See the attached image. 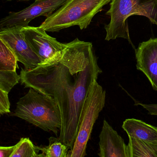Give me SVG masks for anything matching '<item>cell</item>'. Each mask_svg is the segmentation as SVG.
<instances>
[{"label": "cell", "instance_id": "6da1fadb", "mask_svg": "<svg viewBox=\"0 0 157 157\" xmlns=\"http://www.w3.org/2000/svg\"><path fill=\"white\" fill-rule=\"evenodd\" d=\"M92 44L78 38L66 44L58 59L35 68H22L21 82L55 100L61 115L59 139L73 149L79 131L80 117L88 91L102 73Z\"/></svg>", "mask_w": 157, "mask_h": 157}, {"label": "cell", "instance_id": "7a4b0ae2", "mask_svg": "<svg viewBox=\"0 0 157 157\" xmlns=\"http://www.w3.org/2000/svg\"><path fill=\"white\" fill-rule=\"evenodd\" d=\"M16 103L13 115L59 137L61 128L60 112L54 99L29 88Z\"/></svg>", "mask_w": 157, "mask_h": 157}, {"label": "cell", "instance_id": "3957f363", "mask_svg": "<svg viewBox=\"0 0 157 157\" xmlns=\"http://www.w3.org/2000/svg\"><path fill=\"white\" fill-rule=\"evenodd\" d=\"M105 14L110 16V21L105 25V40L124 38L135 48L130 39L128 19L133 15L143 16L157 26V0H112Z\"/></svg>", "mask_w": 157, "mask_h": 157}, {"label": "cell", "instance_id": "277c9868", "mask_svg": "<svg viewBox=\"0 0 157 157\" xmlns=\"http://www.w3.org/2000/svg\"><path fill=\"white\" fill-rule=\"evenodd\" d=\"M112 0H67L40 27L48 32H58L74 26L86 29L94 16Z\"/></svg>", "mask_w": 157, "mask_h": 157}, {"label": "cell", "instance_id": "5b68a950", "mask_svg": "<svg viewBox=\"0 0 157 157\" xmlns=\"http://www.w3.org/2000/svg\"><path fill=\"white\" fill-rule=\"evenodd\" d=\"M106 92L94 81L91 85L84 100L80 117L79 131L74 147L67 157H83L93 128L105 102Z\"/></svg>", "mask_w": 157, "mask_h": 157}, {"label": "cell", "instance_id": "8992f818", "mask_svg": "<svg viewBox=\"0 0 157 157\" xmlns=\"http://www.w3.org/2000/svg\"><path fill=\"white\" fill-rule=\"evenodd\" d=\"M67 0H36L29 7L19 12H11L2 19L0 28L26 27L31 21L39 16L52 15Z\"/></svg>", "mask_w": 157, "mask_h": 157}, {"label": "cell", "instance_id": "52a82bcc", "mask_svg": "<svg viewBox=\"0 0 157 157\" xmlns=\"http://www.w3.org/2000/svg\"><path fill=\"white\" fill-rule=\"evenodd\" d=\"M22 31L26 41L41 59V64L55 60L61 56L66 44L60 43L48 35L42 27L28 25L23 27Z\"/></svg>", "mask_w": 157, "mask_h": 157}, {"label": "cell", "instance_id": "ba28073f", "mask_svg": "<svg viewBox=\"0 0 157 157\" xmlns=\"http://www.w3.org/2000/svg\"><path fill=\"white\" fill-rule=\"evenodd\" d=\"M21 27L0 29V40L5 43L17 56L26 70L33 69L41 63V60L27 42Z\"/></svg>", "mask_w": 157, "mask_h": 157}, {"label": "cell", "instance_id": "9c48e42d", "mask_svg": "<svg viewBox=\"0 0 157 157\" xmlns=\"http://www.w3.org/2000/svg\"><path fill=\"white\" fill-rule=\"evenodd\" d=\"M136 68L147 78L152 89L157 91V38L140 43L135 49Z\"/></svg>", "mask_w": 157, "mask_h": 157}, {"label": "cell", "instance_id": "30bf717a", "mask_svg": "<svg viewBox=\"0 0 157 157\" xmlns=\"http://www.w3.org/2000/svg\"><path fill=\"white\" fill-rule=\"evenodd\" d=\"M99 139L100 157H129L128 145L105 120L103 121Z\"/></svg>", "mask_w": 157, "mask_h": 157}, {"label": "cell", "instance_id": "8fae6325", "mask_svg": "<svg viewBox=\"0 0 157 157\" xmlns=\"http://www.w3.org/2000/svg\"><path fill=\"white\" fill-rule=\"evenodd\" d=\"M122 128L128 137L142 140L147 143H157V127L135 118L126 119Z\"/></svg>", "mask_w": 157, "mask_h": 157}, {"label": "cell", "instance_id": "7c38bea8", "mask_svg": "<svg viewBox=\"0 0 157 157\" xmlns=\"http://www.w3.org/2000/svg\"><path fill=\"white\" fill-rule=\"evenodd\" d=\"M128 147L129 157H157V143H147L129 137Z\"/></svg>", "mask_w": 157, "mask_h": 157}, {"label": "cell", "instance_id": "4fadbf2b", "mask_svg": "<svg viewBox=\"0 0 157 157\" xmlns=\"http://www.w3.org/2000/svg\"><path fill=\"white\" fill-rule=\"evenodd\" d=\"M41 147L34 145L29 138H22L15 145V149L11 157H44L40 154Z\"/></svg>", "mask_w": 157, "mask_h": 157}, {"label": "cell", "instance_id": "5bb4252c", "mask_svg": "<svg viewBox=\"0 0 157 157\" xmlns=\"http://www.w3.org/2000/svg\"><path fill=\"white\" fill-rule=\"evenodd\" d=\"M17 56L11 49L0 40V71H16L19 68Z\"/></svg>", "mask_w": 157, "mask_h": 157}, {"label": "cell", "instance_id": "9a60e30c", "mask_svg": "<svg viewBox=\"0 0 157 157\" xmlns=\"http://www.w3.org/2000/svg\"><path fill=\"white\" fill-rule=\"evenodd\" d=\"M48 146L41 148V151L46 157H67L68 147L63 144L58 138L51 137Z\"/></svg>", "mask_w": 157, "mask_h": 157}, {"label": "cell", "instance_id": "2e32d148", "mask_svg": "<svg viewBox=\"0 0 157 157\" xmlns=\"http://www.w3.org/2000/svg\"><path fill=\"white\" fill-rule=\"evenodd\" d=\"M21 81V76L16 71H0V90L10 93Z\"/></svg>", "mask_w": 157, "mask_h": 157}, {"label": "cell", "instance_id": "e0dca14e", "mask_svg": "<svg viewBox=\"0 0 157 157\" xmlns=\"http://www.w3.org/2000/svg\"><path fill=\"white\" fill-rule=\"evenodd\" d=\"M9 93L0 90V114L1 115L10 113V103L9 100Z\"/></svg>", "mask_w": 157, "mask_h": 157}, {"label": "cell", "instance_id": "ac0fdd59", "mask_svg": "<svg viewBox=\"0 0 157 157\" xmlns=\"http://www.w3.org/2000/svg\"><path fill=\"white\" fill-rule=\"evenodd\" d=\"M15 145L0 147V157H11L15 149Z\"/></svg>", "mask_w": 157, "mask_h": 157}, {"label": "cell", "instance_id": "d6986e66", "mask_svg": "<svg viewBox=\"0 0 157 157\" xmlns=\"http://www.w3.org/2000/svg\"><path fill=\"white\" fill-rule=\"evenodd\" d=\"M137 105H141L147 110L149 114L157 116V104H147L138 102Z\"/></svg>", "mask_w": 157, "mask_h": 157}, {"label": "cell", "instance_id": "ffe728a7", "mask_svg": "<svg viewBox=\"0 0 157 157\" xmlns=\"http://www.w3.org/2000/svg\"><path fill=\"white\" fill-rule=\"evenodd\" d=\"M8 1H13V0H8ZM22 1H30V0H22ZM36 1V0H34Z\"/></svg>", "mask_w": 157, "mask_h": 157}]
</instances>
